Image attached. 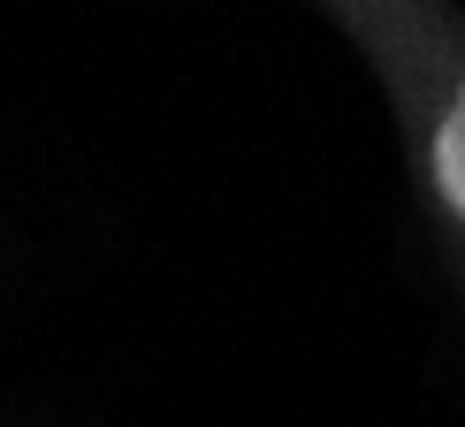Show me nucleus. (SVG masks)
<instances>
[{
  "instance_id": "1",
  "label": "nucleus",
  "mask_w": 465,
  "mask_h": 427,
  "mask_svg": "<svg viewBox=\"0 0 465 427\" xmlns=\"http://www.w3.org/2000/svg\"><path fill=\"white\" fill-rule=\"evenodd\" d=\"M435 184H442V199L465 214V92L450 100V114H442V130H435Z\"/></svg>"
}]
</instances>
